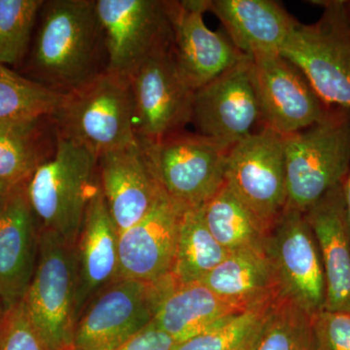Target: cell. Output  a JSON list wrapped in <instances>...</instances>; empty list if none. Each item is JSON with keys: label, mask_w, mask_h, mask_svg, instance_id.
<instances>
[{"label": "cell", "mask_w": 350, "mask_h": 350, "mask_svg": "<svg viewBox=\"0 0 350 350\" xmlns=\"http://www.w3.org/2000/svg\"><path fill=\"white\" fill-rule=\"evenodd\" d=\"M39 230L57 232L75 244L88 204L98 186V159L57 135L54 155L24 183Z\"/></svg>", "instance_id": "cell-2"}, {"label": "cell", "mask_w": 350, "mask_h": 350, "mask_svg": "<svg viewBox=\"0 0 350 350\" xmlns=\"http://www.w3.org/2000/svg\"><path fill=\"white\" fill-rule=\"evenodd\" d=\"M39 234L24 183L13 186L0 213V304L6 312L24 300L31 285Z\"/></svg>", "instance_id": "cell-18"}, {"label": "cell", "mask_w": 350, "mask_h": 350, "mask_svg": "<svg viewBox=\"0 0 350 350\" xmlns=\"http://www.w3.org/2000/svg\"><path fill=\"white\" fill-rule=\"evenodd\" d=\"M347 8H349V14H350V1H347Z\"/></svg>", "instance_id": "cell-37"}, {"label": "cell", "mask_w": 350, "mask_h": 350, "mask_svg": "<svg viewBox=\"0 0 350 350\" xmlns=\"http://www.w3.org/2000/svg\"><path fill=\"white\" fill-rule=\"evenodd\" d=\"M225 183L269 232L287 206L283 137L262 128L232 145Z\"/></svg>", "instance_id": "cell-9"}, {"label": "cell", "mask_w": 350, "mask_h": 350, "mask_svg": "<svg viewBox=\"0 0 350 350\" xmlns=\"http://www.w3.org/2000/svg\"><path fill=\"white\" fill-rule=\"evenodd\" d=\"M96 1H44L25 59L27 77L68 94L105 70Z\"/></svg>", "instance_id": "cell-1"}, {"label": "cell", "mask_w": 350, "mask_h": 350, "mask_svg": "<svg viewBox=\"0 0 350 350\" xmlns=\"http://www.w3.org/2000/svg\"><path fill=\"white\" fill-rule=\"evenodd\" d=\"M137 139L157 142L191 122L194 91L179 75L172 42L151 55L129 79Z\"/></svg>", "instance_id": "cell-11"}, {"label": "cell", "mask_w": 350, "mask_h": 350, "mask_svg": "<svg viewBox=\"0 0 350 350\" xmlns=\"http://www.w3.org/2000/svg\"><path fill=\"white\" fill-rule=\"evenodd\" d=\"M57 131L51 117L0 122V181L25 183L39 165L54 155Z\"/></svg>", "instance_id": "cell-24"}, {"label": "cell", "mask_w": 350, "mask_h": 350, "mask_svg": "<svg viewBox=\"0 0 350 350\" xmlns=\"http://www.w3.org/2000/svg\"><path fill=\"white\" fill-rule=\"evenodd\" d=\"M250 61L262 128L287 137L328 116L333 107H327L300 69L280 52L254 53Z\"/></svg>", "instance_id": "cell-12"}, {"label": "cell", "mask_w": 350, "mask_h": 350, "mask_svg": "<svg viewBox=\"0 0 350 350\" xmlns=\"http://www.w3.org/2000/svg\"><path fill=\"white\" fill-rule=\"evenodd\" d=\"M283 139L286 207L306 213L347 177L350 167V110L333 107L323 121Z\"/></svg>", "instance_id": "cell-4"}, {"label": "cell", "mask_w": 350, "mask_h": 350, "mask_svg": "<svg viewBox=\"0 0 350 350\" xmlns=\"http://www.w3.org/2000/svg\"><path fill=\"white\" fill-rule=\"evenodd\" d=\"M98 181L119 234L142 220L165 194L138 139L98 158Z\"/></svg>", "instance_id": "cell-16"}, {"label": "cell", "mask_w": 350, "mask_h": 350, "mask_svg": "<svg viewBox=\"0 0 350 350\" xmlns=\"http://www.w3.org/2000/svg\"><path fill=\"white\" fill-rule=\"evenodd\" d=\"M57 137L103 154L137 142L128 80L105 70L66 98L51 116Z\"/></svg>", "instance_id": "cell-3"}, {"label": "cell", "mask_w": 350, "mask_h": 350, "mask_svg": "<svg viewBox=\"0 0 350 350\" xmlns=\"http://www.w3.org/2000/svg\"><path fill=\"white\" fill-rule=\"evenodd\" d=\"M261 121L250 57L196 90L192 117L199 135L234 145Z\"/></svg>", "instance_id": "cell-14"}, {"label": "cell", "mask_w": 350, "mask_h": 350, "mask_svg": "<svg viewBox=\"0 0 350 350\" xmlns=\"http://www.w3.org/2000/svg\"><path fill=\"white\" fill-rule=\"evenodd\" d=\"M139 142L163 192L180 208L204 206L225 185L232 144L182 131Z\"/></svg>", "instance_id": "cell-6"}, {"label": "cell", "mask_w": 350, "mask_h": 350, "mask_svg": "<svg viewBox=\"0 0 350 350\" xmlns=\"http://www.w3.org/2000/svg\"><path fill=\"white\" fill-rule=\"evenodd\" d=\"M0 350H50L32 325L23 301L6 312L0 329Z\"/></svg>", "instance_id": "cell-31"}, {"label": "cell", "mask_w": 350, "mask_h": 350, "mask_svg": "<svg viewBox=\"0 0 350 350\" xmlns=\"http://www.w3.org/2000/svg\"><path fill=\"white\" fill-rule=\"evenodd\" d=\"M75 256L77 322L89 301L119 278V231L108 211L100 181L76 238Z\"/></svg>", "instance_id": "cell-19"}, {"label": "cell", "mask_w": 350, "mask_h": 350, "mask_svg": "<svg viewBox=\"0 0 350 350\" xmlns=\"http://www.w3.org/2000/svg\"><path fill=\"white\" fill-rule=\"evenodd\" d=\"M305 215L317 239L323 265L324 310L350 313V230L344 182L310 206Z\"/></svg>", "instance_id": "cell-20"}, {"label": "cell", "mask_w": 350, "mask_h": 350, "mask_svg": "<svg viewBox=\"0 0 350 350\" xmlns=\"http://www.w3.org/2000/svg\"><path fill=\"white\" fill-rule=\"evenodd\" d=\"M66 94L0 64V122H25L51 117Z\"/></svg>", "instance_id": "cell-27"}, {"label": "cell", "mask_w": 350, "mask_h": 350, "mask_svg": "<svg viewBox=\"0 0 350 350\" xmlns=\"http://www.w3.org/2000/svg\"><path fill=\"white\" fill-rule=\"evenodd\" d=\"M202 283L243 310L271 305L282 297L266 248L230 252Z\"/></svg>", "instance_id": "cell-22"}, {"label": "cell", "mask_w": 350, "mask_h": 350, "mask_svg": "<svg viewBox=\"0 0 350 350\" xmlns=\"http://www.w3.org/2000/svg\"><path fill=\"white\" fill-rule=\"evenodd\" d=\"M315 350H350V313L323 310L312 317Z\"/></svg>", "instance_id": "cell-32"}, {"label": "cell", "mask_w": 350, "mask_h": 350, "mask_svg": "<svg viewBox=\"0 0 350 350\" xmlns=\"http://www.w3.org/2000/svg\"><path fill=\"white\" fill-rule=\"evenodd\" d=\"M178 345L172 336L151 322L117 350H174Z\"/></svg>", "instance_id": "cell-33"}, {"label": "cell", "mask_w": 350, "mask_h": 350, "mask_svg": "<svg viewBox=\"0 0 350 350\" xmlns=\"http://www.w3.org/2000/svg\"><path fill=\"white\" fill-rule=\"evenodd\" d=\"M275 303L239 313L211 330L179 342L174 350H251Z\"/></svg>", "instance_id": "cell-30"}, {"label": "cell", "mask_w": 350, "mask_h": 350, "mask_svg": "<svg viewBox=\"0 0 350 350\" xmlns=\"http://www.w3.org/2000/svg\"><path fill=\"white\" fill-rule=\"evenodd\" d=\"M75 244L41 230L38 264L25 294V310L50 350H70L75 329Z\"/></svg>", "instance_id": "cell-8"}, {"label": "cell", "mask_w": 350, "mask_h": 350, "mask_svg": "<svg viewBox=\"0 0 350 350\" xmlns=\"http://www.w3.org/2000/svg\"><path fill=\"white\" fill-rule=\"evenodd\" d=\"M251 350H315L312 317L280 297L271 306Z\"/></svg>", "instance_id": "cell-28"}, {"label": "cell", "mask_w": 350, "mask_h": 350, "mask_svg": "<svg viewBox=\"0 0 350 350\" xmlns=\"http://www.w3.org/2000/svg\"><path fill=\"white\" fill-rule=\"evenodd\" d=\"M344 195L345 209H347V221H349L350 230V167L344 181Z\"/></svg>", "instance_id": "cell-34"}, {"label": "cell", "mask_w": 350, "mask_h": 350, "mask_svg": "<svg viewBox=\"0 0 350 350\" xmlns=\"http://www.w3.org/2000/svg\"><path fill=\"white\" fill-rule=\"evenodd\" d=\"M209 0L170 1L172 54L179 75L193 91L234 68L245 55L204 21Z\"/></svg>", "instance_id": "cell-15"}, {"label": "cell", "mask_w": 350, "mask_h": 350, "mask_svg": "<svg viewBox=\"0 0 350 350\" xmlns=\"http://www.w3.org/2000/svg\"><path fill=\"white\" fill-rule=\"evenodd\" d=\"M229 254L207 228L202 206L182 209L172 271L175 282H202Z\"/></svg>", "instance_id": "cell-25"}, {"label": "cell", "mask_w": 350, "mask_h": 350, "mask_svg": "<svg viewBox=\"0 0 350 350\" xmlns=\"http://www.w3.org/2000/svg\"><path fill=\"white\" fill-rule=\"evenodd\" d=\"M243 312L204 283L175 282L163 298L154 322L179 344Z\"/></svg>", "instance_id": "cell-23"}, {"label": "cell", "mask_w": 350, "mask_h": 350, "mask_svg": "<svg viewBox=\"0 0 350 350\" xmlns=\"http://www.w3.org/2000/svg\"><path fill=\"white\" fill-rule=\"evenodd\" d=\"M172 276L161 282L118 278L85 306L70 350H117L155 319Z\"/></svg>", "instance_id": "cell-7"}, {"label": "cell", "mask_w": 350, "mask_h": 350, "mask_svg": "<svg viewBox=\"0 0 350 350\" xmlns=\"http://www.w3.org/2000/svg\"><path fill=\"white\" fill-rule=\"evenodd\" d=\"M108 72L130 79L151 55L172 42L170 1L96 0Z\"/></svg>", "instance_id": "cell-10"}, {"label": "cell", "mask_w": 350, "mask_h": 350, "mask_svg": "<svg viewBox=\"0 0 350 350\" xmlns=\"http://www.w3.org/2000/svg\"><path fill=\"white\" fill-rule=\"evenodd\" d=\"M202 213L214 239L229 252L266 248L269 232L226 183L202 206Z\"/></svg>", "instance_id": "cell-26"}, {"label": "cell", "mask_w": 350, "mask_h": 350, "mask_svg": "<svg viewBox=\"0 0 350 350\" xmlns=\"http://www.w3.org/2000/svg\"><path fill=\"white\" fill-rule=\"evenodd\" d=\"M266 251L282 296L310 317L323 310L326 300L323 265L305 213L286 207L269 232Z\"/></svg>", "instance_id": "cell-13"}, {"label": "cell", "mask_w": 350, "mask_h": 350, "mask_svg": "<svg viewBox=\"0 0 350 350\" xmlns=\"http://www.w3.org/2000/svg\"><path fill=\"white\" fill-rule=\"evenodd\" d=\"M209 11L224 25L234 47L248 57L280 52L297 22L271 0H214Z\"/></svg>", "instance_id": "cell-21"}, {"label": "cell", "mask_w": 350, "mask_h": 350, "mask_svg": "<svg viewBox=\"0 0 350 350\" xmlns=\"http://www.w3.org/2000/svg\"><path fill=\"white\" fill-rule=\"evenodd\" d=\"M317 3V23L296 22L280 53L301 71L329 107L350 110V14L347 1Z\"/></svg>", "instance_id": "cell-5"}, {"label": "cell", "mask_w": 350, "mask_h": 350, "mask_svg": "<svg viewBox=\"0 0 350 350\" xmlns=\"http://www.w3.org/2000/svg\"><path fill=\"white\" fill-rule=\"evenodd\" d=\"M43 0H0V64L25 61Z\"/></svg>", "instance_id": "cell-29"}, {"label": "cell", "mask_w": 350, "mask_h": 350, "mask_svg": "<svg viewBox=\"0 0 350 350\" xmlns=\"http://www.w3.org/2000/svg\"><path fill=\"white\" fill-rule=\"evenodd\" d=\"M182 209L163 194L142 220L119 234V278L157 283L172 276Z\"/></svg>", "instance_id": "cell-17"}, {"label": "cell", "mask_w": 350, "mask_h": 350, "mask_svg": "<svg viewBox=\"0 0 350 350\" xmlns=\"http://www.w3.org/2000/svg\"><path fill=\"white\" fill-rule=\"evenodd\" d=\"M12 187L13 186L8 185V184L0 181V213H1L2 207H3L4 202H5L7 199V196H8Z\"/></svg>", "instance_id": "cell-35"}, {"label": "cell", "mask_w": 350, "mask_h": 350, "mask_svg": "<svg viewBox=\"0 0 350 350\" xmlns=\"http://www.w3.org/2000/svg\"><path fill=\"white\" fill-rule=\"evenodd\" d=\"M6 312L4 310L3 306L0 304V329L3 325L4 319H5Z\"/></svg>", "instance_id": "cell-36"}]
</instances>
